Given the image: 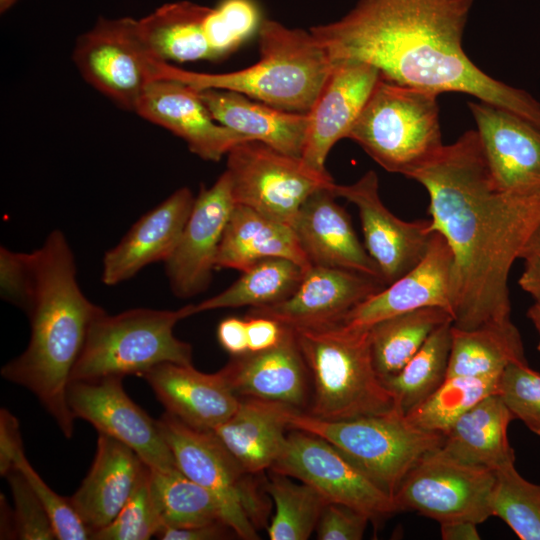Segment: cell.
<instances>
[{
  "label": "cell",
  "instance_id": "2",
  "mask_svg": "<svg viewBox=\"0 0 540 540\" xmlns=\"http://www.w3.org/2000/svg\"><path fill=\"white\" fill-rule=\"evenodd\" d=\"M472 2L359 0L342 18L309 30L332 61H363L386 80L438 95L465 93L540 129V103L492 78L466 55L462 39Z\"/></svg>",
  "mask_w": 540,
  "mask_h": 540
},
{
  "label": "cell",
  "instance_id": "45",
  "mask_svg": "<svg viewBox=\"0 0 540 540\" xmlns=\"http://www.w3.org/2000/svg\"><path fill=\"white\" fill-rule=\"evenodd\" d=\"M369 522L366 514L352 507L327 502L315 531L319 540H360Z\"/></svg>",
  "mask_w": 540,
  "mask_h": 540
},
{
  "label": "cell",
  "instance_id": "15",
  "mask_svg": "<svg viewBox=\"0 0 540 540\" xmlns=\"http://www.w3.org/2000/svg\"><path fill=\"white\" fill-rule=\"evenodd\" d=\"M331 190L359 212L364 246L389 285L413 269L426 255L434 235L430 219L404 221L383 204L377 174L370 170L356 182Z\"/></svg>",
  "mask_w": 540,
  "mask_h": 540
},
{
  "label": "cell",
  "instance_id": "5",
  "mask_svg": "<svg viewBox=\"0 0 540 540\" xmlns=\"http://www.w3.org/2000/svg\"><path fill=\"white\" fill-rule=\"evenodd\" d=\"M310 382V415L328 421L383 414L395 400L372 358L370 328L342 323L293 328Z\"/></svg>",
  "mask_w": 540,
  "mask_h": 540
},
{
  "label": "cell",
  "instance_id": "6",
  "mask_svg": "<svg viewBox=\"0 0 540 540\" xmlns=\"http://www.w3.org/2000/svg\"><path fill=\"white\" fill-rule=\"evenodd\" d=\"M193 314V304L176 310L133 308L115 315L105 310L90 325L71 382L142 376L163 363L192 364V346L174 334Z\"/></svg>",
  "mask_w": 540,
  "mask_h": 540
},
{
  "label": "cell",
  "instance_id": "4",
  "mask_svg": "<svg viewBox=\"0 0 540 540\" xmlns=\"http://www.w3.org/2000/svg\"><path fill=\"white\" fill-rule=\"evenodd\" d=\"M259 59L226 73L188 71L161 61L158 78L181 81L195 89L241 93L278 109L308 113L333 61L309 31L264 19L258 30Z\"/></svg>",
  "mask_w": 540,
  "mask_h": 540
},
{
  "label": "cell",
  "instance_id": "28",
  "mask_svg": "<svg viewBox=\"0 0 540 540\" xmlns=\"http://www.w3.org/2000/svg\"><path fill=\"white\" fill-rule=\"evenodd\" d=\"M289 408L277 402L240 398L232 416L212 431L247 472L259 474L270 470L283 450Z\"/></svg>",
  "mask_w": 540,
  "mask_h": 540
},
{
  "label": "cell",
  "instance_id": "20",
  "mask_svg": "<svg viewBox=\"0 0 540 540\" xmlns=\"http://www.w3.org/2000/svg\"><path fill=\"white\" fill-rule=\"evenodd\" d=\"M134 112L179 138L189 150L208 161H218L236 144L249 140L219 124L197 90L178 80L158 78L140 97Z\"/></svg>",
  "mask_w": 540,
  "mask_h": 540
},
{
  "label": "cell",
  "instance_id": "53",
  "mask_svg": "<svg viewBox=\"0 0 540 540\" xmlns=\"http://www.w3.org/2000/svg\"><path fill=\"white\" fill-rule=\"evenodd\" d=\"M17 0H0V11L3 13L9 9Z\"/></svg>",
  "mask_w": 540,
  "mask_h": 540
},
{
  "label": "cell",
  "instance_id": "43",
  "mask_svg": "<svg viewBox=\"0 0 540 540\" xmlns=\"http://www.w3.org/2000/svg\"><path fill=\"white\" fill-rule=\"evenodd\" d=\"M8 479L14 501L15 538L21 540H54L55 532L49 517L23 474L14 468Z\"/></svg>",
  "mask_w": 540,
  "mask_h": 540
},
{
  "label": "cell",
  "instance_id": "9",
  "mask_svg": "<svg viewBox=\"0 0 540 540\" xmlns=\"http://www.w3.org/2000/svg\"><path fill=\"white\" fill-rule=\"evenodd\" d=\"M177 468L219 501L225 523L237 537L259 539L268 505L247 472L212 430L194 428L165 412L159 419Z\"/></svg>",
  "mask_w": 540,
  "mask_h": 540
},
{
  "label": "cell",
  "instance_id": "1",
  "mask_svg": "<svg viewBox=\"0 0 540 540\" xmlns=\"http://www.w3.org/2000/svg\"><path fill=\"white\" fill-rule=\"evenodd\" d=\"M409 178L426 189L432 229L453 253V326L512 322L509 273L540 226V195L496 186L476 130L444 145Z\"/></svg>",
  "mask_w": 540,
  "mask_h": 540
},
{
  "label": "cell",
  "instance_id": "52",
  "mask_svg": "<svg viewBox=\"0 0 540 540\" xmlns=\"http://www.w3.org/2000/svg\"><path fill=\"white\" fill-rule=\"evenodd\" d=\"M527 316L533 323L540 337V300H534V303L529 307L527 311ZM537 348L540 352V339Z\"/></svg>",
  "mask_w": 540,
  "mask_h": 540
},
{
  "label": "cell",
  "instance_id": "26",
  "mask_svg": "<svg viewBox=\"0 0 540 540\" xmlns=\"http://www.w3.org/2000/svg\"><path fill=\"white\" fill-rule=\"evenodd\" d=\"M145 467L131 448L98 433L91 468L78 490L69 497L91 535L117 516L135 490Z\"/></svg>",
  "mask_w": 540,
  "mask_h": 540
},
{
  "label": "cell",
  "instance_id": "11",
  "mask_svg": "<svg viewBox=\"0 0 540 540\" xmlns=\"http://www.w3.org/2000/svg\"><path fill=\"white\" fill-rule=\"evenodd\" d=\"M496 476L491 469L462 463L441 447L424 454L406 474L393 499L397 511H414L439 524L493 516Z\"/></svg>",
  "mask_w": 540,
  "mask_h": 540
},
{
  "label": "cell",
  "instance_id": "12",
  "mask_svg": "<svg viewBox=\"0 0 540 540\" xmlns=\"http://www.w3.org/2000/svg\"><path fill=\"white\" fill-rule=\"evenodd\" d=\"M73 61L83 79L118 106L134 111L162 61L143 39L138 20L100 18L78 37Z\"/></svg>",
  "mask_w": 540,
  "mask_h": 540
},
{
  "label": "cell",
  "instance_id": "42",
  "mask_svg": "<svg viewBox=\"0 0 540 540\" xmlns=\"http://www.w3.org/2000/svg\"><path fill=\"white\" fill-rule=\"evenodd\" d=\"M17 468L28 481L44 507L58 540L91 539V531L85 524L70 498L57 494L32 467L25 454L15 461Z\"/></svg>",
  "mask_w": 540,
  "mask_h": 540
},
{
  "label": "cell",
  "instance_id": "48",
  "mask_svg": "<svg viewBox=\"0 0 540 540\" xmlns=\"http://www.w3.org/2000/svg\"><path fill=\"white\" fill-rule=\"evenodd\" d=\"M236 536L234 531L224 522L174 528L163 526L156 537L162 540H220Z\"/></svg>",
  "mask_w": 540,
  "mask_h": 540
},
{
  "label": "cell",
  "instance_id": "24",
  "mask_svg": "<svg viewBox=\"0 0 540 540\" xmlns=\"http://www.w3.org/2000/svg\"><path fill=\"white\" fill-rule=\"evenodd\" d=\"M331 185L314 192L293 223L308 260L311 265L351 270L384 282L377 264L359 241L349 214L337 203Z\"/></svg>",
  "mask_w": 540,
  "mask_h": 540
},
{
  "label": "cell",
  "instance_id": "50",
  "mask_svg": "<svg viewBox=\"0 0 540 540\" xmlns=\"http://www.w3.org/2000/svg\"><path fill=\"white\" fill-rule=\"evenodd\" d=\"M524 270L518 280L519 286L534 300H540V254L524 258Z\"/></svg>",
  "mask_w": 540,
  "mask_h": 540
},
{
  "label": "cell",
  "instance_id": "23",
  "mask_svg": "<svg viewBox=\"0 0 540 540\" xmlns=\"http://www.w3.org/2000/svg\"><path fill=\"white\" fill-rule=\"evenodd\" d=\"M194 201L192 191L182 187L143 214L104 254L102 282L118 285L150 264L165 262L179 242Z\"/></svg>",
  "mask_w": 540,
  "mask_h": 540
},
{
  "label": "cell",
  "instance_id": "14",
  "mask_svg": "<svg viewBox=\"0 0 540 540\" xmlns=\"http://www.w3.org/2000/svg\"><path fill=\"white\" fill-rule=\"evenodd\" d=\"M122 380L107 377L70 382L67 400L74 417L131 448L151 470L177 469L158 420L128 396Z\"/></svg>",
  "mask_w": 540,
  "mask_h": 540
},
{
  "label": "cell",
  "instance_id": "41",
  "mask_svg": "<svg viewBox=\"0 0 540 540\" xmlns=\"http://www.w3.org/2000/svg\"><path fill=\"white\" fill-rule=\"evenodd\" d=\"M514 419L540 436V373L528 363H511L501 374L497 393Z\"/></svg>",
  "mask_w": 540,
  "mask_h": 540
},
{
  "label": "cell",
  "instance_id": "7",
  "mask_svg": "<svg viewBox=\"0 0 540 540\" xmlns=\"http://www.w3.org/2000/svg\"><path fill=\"white\" fill-rule=\"evenodd\" d=\"M437 97L380 77L347 138L386 171L409 178L444 146Z\"/></svg>",
  "mask_w": 540,
  "mask_h": 540
},
{
  "label": "cell",
  "instance_id": "34",
  "mask_svg": "<svg viewBox=\"0 0 540 540\" xmlns=\"http://www.w3.org/2000/svg\"><path fill=\"white\" fill-rule=\"evenodd\" d=\"M305 271L285 258L260 260L242 271V275L222 292L193 304V314L222 308H259L276 304L294 292Z\"/></svg>",
  "mask_w": 540,
  "mask_h": 540
},
{
  "label": "cell",
  "instance_id": "51",
  "mask_svg": "<svg viewBox=\"0 0 540 540\" xmlns=\"http://www.w3.org/2000/svg\"><path fill=\"white\" fill-rule=\"evenodd\" d=\"M477 525L471 521L441 523V537L444 540H479L481 537Z\"/></svg>",
  "mask_w": 540,
  "mask_h": 540
},
{
  "label": "cell",
  "instance_id": "19",
  "mask_svg": "<svg viewBox=\"0 0 540 540\" xmlns=\"http://www.w3.org/2000/svg\"><path fill=\"white\" fill-rule=\"evenodd\" d=\"M385 286L381 280L359 272L312 265L289 297L273 305L251 308L248 315L270 317L291 328L335 324Z\"/></svg>",
  "mask_w": 540,
  "mask_h": 540
},
{
  "label": "cell",
  "instance_id": "22",
  "mask_svg": "<svg viewBox=\"0 0 540 540\" xmlns=\"http://www.w3.org/2000/svg\"><path fill=\"white\" fill-rule=\"evenodd\" d=\"M219 371L239 398L272 401L302 410L309 406V371L293 328L285 326L274 347L231 356Z\"/></svg>",
  "mask_w": 540,
  "mask_h": 540
},
{
  "label": "cell",
  "instance_id": "3",
  "mask_svg": "<svg viewBox=\"0 0 540 540\" xmlns=\"http://www.w3.org/2000/svg\"><path fill=\"white\" fill-rule=\"evenodd\" d=\"M35 251V286L26 312L27 348L1 368V376L33 393L65 437L75 417L67 391L94 319L104 311L80 288L73 251L62 231L53 230Z\"/></svg>",
  "mask_w": 540,
  "mask_h": 540
},
{
  "label": "cell",
  "instance_id": "17",
  "mask_svg": "<svg viewBox=\"0 0 540 540\" xmlns=\"http://www.w3.org/2000/svg\"><path fill=\"white\" fill-rule=\"evenodd\" d=\"M496 186L518 195H540V129L495 105L468 102Z\"/></svg>",
  "mask_w": 540,
  "mask_h": 540
},
{
  "label": "cell",
  "instance_id": "10",
  "mask_svg": "<svg viewBox=\"0 0 540 540\" xmlns=\"http://www.w3.org/2000/svg\"><path fill=\"white\" fill-rule=\"evenodd\" d=\"M226 156L235 204L292 227L303 203L334 183L329 173L256 140L236 144Z\"/></svg>",
  "mask_w": 540,
  "mask_h": 540
},
{
  "label": "cell",
  "instance_id": "54",
  "mask_svg": "<svg viewBox=\"0 0 540 540\" xmlns=\"http://www.w3.org/2000/svg\"><path fill=\"white\" fill-rule=\"evenodd\" d=\"M538 246H539V249H540V235H539V240H538Z\"/></svg>",
  "mask_w": 540,
  "mask_h": 540
},
{
  "label": "cell",
  "instance_id": "39",
  "mask_svg": "<svg viewBox=\"0 0 540 540\" xmlns=\"http://www.w3.org/2000/svg\"><path fill=\"white\" fill-rule=\"evenodd\" d=\"M493 516L502 519L521 540H540V485L523 478L514 463L494 471Z\"/></svg>",
  "mask_w": 540,
  "mask_h": 540
},
{
  "label": "cell",
  "instance_id": "44",
  "mask_svg": "<svg viewBox=\"0 0 540 540\" xmlns=\"http://www.w3.org/2000/svg\"><path fill=\"white\" fill-rule=\"evenodd\" d=\"M35 251L0 248V294L4 301L28 311L35 286Z\"/></svg>",
  "mask_w": 540,
  "mask_h": 540
},
{
  "label": "cell",
  "instance_id": "49",
  "mask_svg": "<svg viewBox=\"0 0 540 540\" xmlns=\"http://www.w3.org/2000/svg\"><path fill=\"white\" fill-rule=\"evenodd\" d=\"M217 339L231 356L248 352L246 319L234 316L223 319L217 327Z\"/></svg>",
  "mask_w": 540,
  "mask_h": 540
},
{
  "label": "cell",
  "instance_id": "29",
  "mask_svg": "<svg viewBox=\"0 0 540 540\" xmlns=\"http://www.w3.org/2000/svg\"><path fill=\"white\" fill-rule=\"evenodd\" d=\"M266 258L289 259L304 270L312 266L292 226L235 204L219 246L216 268L242 272Z\"/></svg>",
  "mask_w": 540,
  "mask_h": 540
},
{
  "label": "cell",
  "instance_id": "32",
  "mask_svg": "<svg viewBox=\"0 0 540 540\" xmlns=\"http://www.w3.org/2000/svg\"><path fill=\"white\" fill-rule=\"evenodd\" d=\"M447 377L500 375L511 363H527L513 322L465 330L452 325Z\"/></svg>",
  "mask_w": 540,
  "mask_h": 540
},
{
  "label": "cell",
  "instance_id": "18",
  "mask_svg": "<svg viewBox=\"0 0 540 540\" xmlns=\"http://www.w3.org/2000/svg\"><path fill=\"white\" fill-rule=\"evenodd\" d=\"M381 74L358 60L333 61L332 69L308 112L309 122L302 161L328 173L326 159L333 146L348 134L367 103Z\"/></svg>",
  "mask_w": 540,
  "mask_h": 540
},
{
  "label": "cell",
  "instance_id": "31",
  "mask_svg": "<svg viewBox=\"0 0 540 540\" xmlns=\"http://www.w3.org/2000/svg\"><path fill=\"white\" fill-rule=\"evenodd\" d=\"M211 8L188 1L167 3L138 20L140 33L162 61L214 60L206 18Z\"/></svg>",
  "mask_w": 540,
  "mask_h": 540
},
{
  "label": "cell",
  "instance_id": "37",
  "mask_svg": "<svg viewBox=\"0 0 540 540\" xmlns=\"http://www.w3.org/2000/svg\"><path fill=\"white\" fill-rule=\"evenodd\" d=\"M272 472V471H271ZM265 491L271 497L275 513L267 527L271 540H306L316 530L327 501L313 487L296 483L290 477L272 472Z\"/></svg>",
  "mask_w": 540,
  "mask_h": 540
},
{
  "label": "cell",
  "instance_id": "21",
  "mask_svg": "<svg viewBox=\"0 0 540 540\" xmlns=\"http://www.w3.org/2000/svg\"><path fill=\"white\" fill-rule=\"evenodd\" d=\"M452 268V250L446 239L434 232L426 255L413 269L355 306L338 323L370 328L384 319L425 307L443 308L452 315Z\"/></svg>",
  "mask_w": 540,
  "mask_h": 540
},
{
  "label": "cell",
  "instance_id": "27",
  "mask_svg": "<svg viewBox=\"0 0 540 540\" xmlns=\"http://www.w3.org/2000/svg\"><path fill=\"white\" fill-rule=\"evenodd\" d=\"M212 117L249 140L262 142L282 153L301 158L308 128V113L275 108L241 93L196 89Z\"/></svg>",
  "mask_w": 540,
  "mask_h": 540
},
{
  "label": "cell",
  "instance_id": "46",
  "mask_svg": "<svg viewBox=\"0 0 540 540\" xmlns=\"http://www.w3.org/2000/svg\"><path fill=\"white\" fill-rule=\"evenodd\" d=\"M24 453L20 424L8 410L0 411V474H7L15 468L16 459Z\"/></svg>",
  "mask_w": 540,
  "mask_h": 540
},
{
  "label": "cell",
  "instance_id": "40",
  "mask_svg": "<svg viewBox=\"0 0 540 540\" xmlns=\"http://www.w3.org/2000/svg\"><path fill=\"white\" fill-rule=\"evenodd\" d=\"M163 523L151 490V470L145 467L130 498L117 516L91 535L93 540H148Z\"/></svg>",
  "mask_w": 540,
  "mask_h": 540
},
{
  "label": "cell",
  "instance_id": "33",
  "mask_svg": "<svg viewBox=\"0 0 540 540\" xmlns=\"http://www.w3.org/2000/svg\"><path fill=\"white\" fill-rule=\"evenodd\" d=\"M453 321L439 307H425L384 319L370 327L373 363L381 378L400 371L441 325Z\"/></svg>",
  "mask_w": 540,
  "mask_h": 540
},
{
  "label": "cell",
  "instance_id": "8",
  "mask_svg": "<svg viewBox=\"0 0 540 540\" xmlns=\"http://www.w3.org/2000/svg\"><path fill=\"white\" fill-rule=\"evenodd\" d=\"M288 424L289 429L333 444L392 497L415 463L444 443V434L415 426L396 407L383 414L338 421L289 408Z\"/></svg>",
  "mask_w": 540,
  "mask_h": 540
},
{
  "label": "cell",
  "instance_id": "38",
  "mask_svg": "<svg viewBox=\"0 0 540 540\" xmlns=\"http://www.w3.org/2000/svg\"><path fill=\"white\" fill-rule=\"evenodd\" d=\"M500 375L447 377L423 403L406 414L415 426L444 434L485 397L498 393Z\"/></svg>",
  "mask_w": 540,
  "mask_h": 540
},
{
  "label": "cell",
  "instance_id": "35",
  "mask_svg": "<svg viewBox=\"0 0 540 540\" xmlns=\"http://www.w3.org/2000/svg\"><path fill=\"white\" fill-rule=\"evenodd\" d=\"M453 321L438 327L397 373L381 378L403 414L428 399L446 380Z\"/></svg>",
  "mask_w": 540,
  "mask_h": 540
},
{
  "label": "cell",
  "instance_id": "30",
  "mask_svg": "<svg viewBox=\"0 0 540 540\" xmlns=\"http://www.w3.org/2000/svg\"><path fill=\"white\" fill-rule=\"evenodd\" d=\"M514 419L495 393L478 402L444 433L441 449L452 458L493 471L515 462L507 430Z\"/></svg>",
  "mask_w": 540,
  "mask_h": 540
},
{
  "label": "cell",
  "instance_id": "13",
  "mask_svg": "<svg viewBox=\"0 0 540 540\" xmlns=\"http://www.w3.org/2000/svg\"><path fill=\"white\" fill-rule=\"evenodd\" d=\"M270 471L295 478L327 502L352 507L379 523L397 513L394 499L337 447L312 433L289 429Z\"/></svg>",
  "mask_w": 540,
  "mask_h": 540
},
{
  "label": "cell",
  "instance_id": "16",
  "mask_svg": "<svg viewBox=\"0 0 540 540\" xmlns=\"http://www.w3.org/2000/svg\"><path fill=\"white\" fill-rule=\"evenodd\" d=\"M234 206L231 179L226 170L212 186L201 187L179 242L164 262L175 296L191 298L208 288Z\"/></svg>",
  "mask_w": 540,
  "mask_h": 540
},
{
  "label": "cell",
  "instance_id": "47",
  "mask_svg": "<svg viewBox=\"0 0 540 540\" xmlns=\"http://www.w3.org/2000/svg\"><path fill=\"white\" fill-rule=\"evenodd\" d=\"M248 352H259L276 346L282 339L285 326L266 316L247 315Z\"/></svg>",
  "mask_w": 540,
  "mask_h": 540
},
{
  "label": "cell",
  "instance_id": "25",
  "mask_svg": "<svg viewBox=\"0 0 540 540\" xmlns=\"http://www.w3.org/2000/svg\"><path fill=\"white\" fill-rule=\"evenodd\" d=\"M166 412L202 430H213L236 411L240 398L220 371L208 374L192 364L163 363L142 376Z\"/></svg>",
  "mask_w": 540,
  "mask_h": 540
},
{
  "label": "cell",
  "instance_id": "36",
  "mask_svg": "<svg viewBox=\"0 0 540 540\" xmlns=\"http://www.w3.org/2000/svg\"><path fill=\"white\" fill-rule=\"evenodd\" d=\"M151 490L163 526L188 528L214 522L225 523L218 499L178 468L151 470Z\"/></svg>",
  "mask_w": 540,
  "mask_h": 540
}]
</instances>
